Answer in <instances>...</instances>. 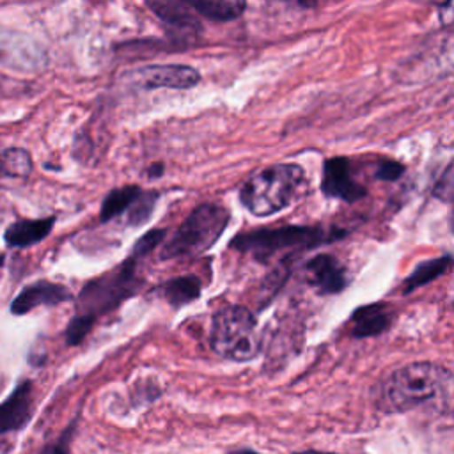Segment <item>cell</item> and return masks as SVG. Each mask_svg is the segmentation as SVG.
Instances as JSON below:
<instances>
[{
	"label": "cell",
	"instance_id": "6da1fadb",
	"mask_svg": "<svg viewBox=\"0 0 454 454\" xmlns=\"http://www.w3.org/2000/svg\"><path fill=\"white\" fill-rule=\"evenodd\" d=\"M348 232L342 229H323L319 225H282L262 227L241 232L232 238L231 248L252 255L257 262H270L278 254L294 255L325 243H332Z\"/></svg>",
	"mask_w": 454,
	"mask_h": 454
},
{
	"label": "cell",
	"instance_id": "7a4b0ae2",
	"mask_svg": "<svg viewBox=\"0 0 454 454\" xmlns=\"http://www.w3.org/2000/svg\"><path fill=\"white\" fill-rule=\"evenodd\" d=\"M450 372L433 362H411L395 369L381 387V404L388 411H408L440 397Z\"/></svg>",
	"mask_w": 454,
	"mask_h": 454
},
{
	"label": "cell",
	"instance_id": "3957f363",
	"mask_svg": "<svg viewBox=\"0 0 454 454\" xmlns=\"http://www.w3.org/2000/svg\"><path fill=\"white\" fill-rule=\"evenodd\" d=\"M305 186V172L296 163H277L254 172L239 190V202L255 216H268L291 206Z\"/></svg>",
	"mask_w": 454,
	"mask_h": 454
},
{
	"label": "cell",
	"instance_id": "277c9868",
	"mask_svg": "<svg viewBox=\"0 0 454 454\" xmlns=\"http://www.w3.org/2000/svg\"><path fill=\"white\" fill-rule=\"evenodd\" d=\"M138 261L140 259L129 255L117 268L94 280H89L78 294L76 314L85 316L96 323L99 316L112 312L124 300L133 296L142 286L137 266Z\"/></svg>",
	"mask_w": 454,
	"mask_h": 454
},
{
	"label": "cell",
	"instance_id": "5b68a950",
	"mask_svg": "<svg viewBox=\"0 0 454 454\" xmlns=\"http://www.w3.org/2000/svg\"><path fill=\"white\" fill-rule=\"evenodd\" d=\"M227 222L229 211L223 206L215 202L199 204L163 243L160 259L190 257L206 252L222 236Z\"/></svg>",
	"mask_w": 454,
	"mask_h": 454
},
{
	"label": "cell",
	"instance_id": "8992f818",
	"mask_svg": "<svg viewBox=\"0 0 454 454\" xmlns=\"http://www.w3.org/2000/svg\"><path fill=\"white\" fill-rule=\"evenodd\" d=\"M211 349L232 362H248L257 356L261 340L254 314L241 305L220 309L211 321Z\"/></svg>",
	"mask_w": 454,
	"mask_h": 454
},
{
	"label": "cell",
	"instance_id": "52a82bcc",
	"mask_svg": "<svg viewBox=\"0 0 454 454\" xmlns=\"http://www.w3.org/2000/svg\"><path fill=\"white\" fill-rule=\"evenodd\" d=\"M321 192L330 199H340L344 202H355L367 195L365 186L353 177L351 160L346 156H333L325 160Z\"/></svg>",
	"mask_w": 454,
	"mask_h": 454
},
{
	"label": "cell",
	"instance_id": "ba28073f",
	"mask_svg": "<svg viewBox=\"0 0 454 454\" xmlns=\"http://www.w3.org/2000/svg\"><path fill=\"white\" fill-rule=\"evenodd\" d=\"M199 80V71L184 64H153L137 71V82L144 89H192Z\"/></svg>",
	"mask_w": 454,
	"mask_h": 454
},
{
	"label": "cell",
	"instance_id": "9c48e42d",
	"mask_svg": "<svg viewBox=\"0 0 454 454\" xmlns=\"http://www.w3.org/2000/svg\"><path fill=\"white\" fill-rule=\"evenodd\" d=\"M303 275L321 294H335L348 286L346 270L332 254H317L309 259L303 266Z\"/></svg>",
	"mask_w": 454,
	"mask_h": 454
},
{
	"label": "cell",
	"instance_id": "30bf717a",
	"mask_svg": "<svg viewBox=\"0 0 454 454\" xmlns=\"http://www.w3.org/2000/svg\"><path fill=\"white\" fill-rule=\"evenodd\" d=\"M73 298L71 291L57 282L37 280L27 287H23L14 300L11 301V312L14 316L28 314L32 309L41 305H59L69 301Z\"/></svg>",
	"mask_w": 454,
	"mask_h": 454
},
{
	"label": "cell",
	"instance_id": "8fae6325",
	"mask_svg": "<svg viewBox=\"0 0 454 454\" xmlns=\"http://www.w3.org/2000/svg\"><path fill=\"white\" fill-rule=\"evenodd\" d=\"M32 417V383L21 381L12 394L0 403V433L23 429Z\"/></svg>",
	"mask_w": 454,
	"mask_h": 454
},
{
	"label": "cell",
	"instance_id": "7c38bea8",
	"mask_svg": "<svg viewBox=\"0 0 454 454\" xmlns=\"http://www.w3.org/2000/svg\"><path fill=\"white\" fill-rule=\"evenodd\" d=\"M394 316V309L388 303L378 301L364 305L351 314V333L356 339L381 335L392 325Z\"/></svg>",
	"mask_w": 454,
	"mask_h": 454
},
{
	"label": "cell",
	"instance_id": "4fadbf2b",
	"mask_svg": "<svg viewBox=\"0 0 454 454\" xmlns=\"http://www.w3.org/2000/svg\"><path fill=\"white\" fill-rule=\"evenodd\" d=\"M55 216H44L37 220H18L7 227L4 232V241L7 247L25 248L43 241L53 229Z\"/></svg>",
	"mask_w": 454,
	"mask_h": 454
},
{
	"label": "cell",
	"instance_id": "5bb4252c",
	"mask_svg": "<svg viewBox=\"0 0 454 454\" xmlns=\"http://www.w3.org/2000/svg\"><path fill=\"white\" fill-rule=\"evenodd\" d=\"M147 7L168 27H174L181 32H192L197 34L200 30V23L197 16L192 12V7L188 2H147Z\"/></svg>",
	"mask_w": 454,
	"mask_h": 454
},
{
	"label": "cell",
	"instance_id": "9a60e30c",
	"mask_svg": "<svg viewBox=\"0 0 454 454\" xmlns=\"http://www.w3.org/2000/svg\"><path fill=\"white\" fill-rule=\"evenodd\" d=\"M202 293V282L197 275L188 273V275H179L176 278H170L163 282L158 287V294L170 303L174 309L188 305L195 301Z\"/></svg>",
	"mask_w": 454,
	"mask_h": 454
},
{
	"label": "cell",
	"instance_id": "2e32d148",
	"mask_svg": "<svg viewBox=\"0 0 454 454\" xmlns=\"http://www.w3.org/2000/svg\"><path fill=\"white\" fill-rule=\"evenodd\" d=\"M450 264H452V255L450 254H445V255H440V257H433V259H427V261L417 264L415 270L406 277L403 293L404 294L413 293L415 289L433 282L440 275H445L450 270Z\"/></svg>",
	"mask_w": 454,
	"mask_h": 454
},
{
	"label": "cell",
	"instance_id": "e0dca14e",
	"mask_svg": "<svg viewBox=\"0 0 454 454\" xmlns=\"http://www.w3.org/2000/svg\"><path fill=\"white\" fill-rule=\"evenodd\" d=\"M188 5L193 12L213 21H232L247 9V4L238 0H193Z\"/></svg>",
	"mask_w": 454,
	"mask_h": 454
},
{
	"label": "cell",
	"instance_id": "ac0fdd59",
	"mask_svg": "<svg viewBox=\"0 0 454 454\" xmlns=\"http://www.w3.org/2000/svg\"><path fill=\"white\" fill-rule=\"evenodd\" d=\"M140 193H142V188L137 184H126V186L108 192L106 197L103 199V204L99 209V220L108 222L115 216L126 213L131 207V204L138 199Z\"/></svg>",
	"mask_w": 454,
	"mask_h": 454
},
{
	"label": "cell",
	"instance_id": "d6986e66",
	"mask_svg": "<svg viewBox=\"0 0 454 454\" xmlns=\"http://www.w3.org/2000/svg\"><path fill=\"white\" fill-rule=\"evenodd\" d=\"M32 170V158L28 151L20 147L5 149L0 154V177L25 179Z\"/></svg>",
	"mask_w": 454,
	"mask_h": 454
},
{
	"label": "cell",
	"instance_id": "ffe728a7",
	"mask_svg": "<svg viewBox=\"0 0 454 454\" xmlns=\"http://www.w3.org/2000/svg\"><path fill=\"white\" fill-rule=\"evenodd\" d=\"M158 197H160V193L154 192V190H142L138 199L126 211L128 213V223L131 227L145 223L153 215V209H154V204H156Z\"/></svg>",
	"mask_w": 454,
	"mask_h": 454
},
{
	"label": "cell",
	"instance_id": "44dd1931",
	"mask_svg": "<svg viewBox=\"0 0 454 454\" xmlns=\"http://www.w3.org/2000/svg\"><path fill=\"white\" fill-rule=\"evenodd\" d=\"M165 236H167V229H151V231H147L142 238L137 239L131 255L137 257V259L145 257V255H147L149 252H153L161 241H165Z\"/></svg>",
	"mask_w": 454,
	"mask_h": 454
},
{
	"label": "cell",
	"instance_id": "7402d4cb",
	"mask_svg": "<svg viewBox=\"0 0 454 454\" xmlns=\"http://www.w3.org/2000/svg\"><path fill=\"white\" fill-rule=\"evenodd\" d=\"M92 326H94V321H92V319L76 314V316L69 321V325H67V328H66V342H67V346H76V344H80V342L85 339V335L92 330Z\"/></svg>",
	"mask_w": 454,
	"mask_h": 454
},
{
	"label": "cell",
	"instance_id": "603a6c76",
	"mask_svg": "<svg viewBox=\"0 0 454 454\" xmlns=\"http://www.w3.org/2000/svg\"><path fill=\"white\" fill-rule=\"evenodd\" d=\"M404 165L395 160H380L374 170V177L380 181H397L404 174Z\"/></svg>",
	"mask_w": 454,
	"mask_h": 454
},
{
	"label": "cell",
	"instance_id": "cb8c5ba5",
	"mask_svg": "<svg viewBox=\"0 0 454 454\" xmlns=\"http://www.w3.org/2000/svg\"><path fill=\"white\" fill-rule=\"evenodd\" d=\"M433 195L443 202L450 200V197H452V168H450V165L443 170V174L436 181V184L433 188Z\"/></svg>",
	"mask_w": 454,
	"mask_h": 454
},
{
	"label": "cell",
	"instance_id": "d4e9b609",
	"mask_svg": "<svg viewBox=\"0 0 454 454\" xmlns=\"http://www.w3.org/2000/svg\"><path fill=\"white\" fill-rule=\"evenodd\" d=\"M163 174V165L161 163H153L151 167H149V172H147V176L151 177V179H154V177H160Z\"/></svg>",
	"mask_w": 454,
	"mask_h": 454
},
{
	"label": "cell",
	"instance_id": "484cf974",
	"mask_svg": "<svg viewBox=\"0 0 454 454\" xmlns=\"http://www.w3.org/2000/svg\"><path fill=\"white\" fill-rule=\"evenodd\" d=\"M303 454H333V452H314V450H309V452H303Z\"/></svg>",
	"mask_w": 454,
	"mask_h": 454
},
{
	"label": "cell",
	"instance_id": "4316f807",
	"mask_svg": "<svg viewBox=\"0 0 454 454\" xmlns=\"http://www.w3.org/2000/svg\"><path fill=\"white\" fill-rule=\"evenodd\" d=\"M238 454H259V452H254V450H243V452H238Z\"/></svg>",
	"mask_w": 454,
	"mask_h": 454
},
{
	"label": "cell",
	"instance_id": "83f0119b",
	"mask_svg": "<svg viewBox=\"0 0 454 454\" xmlns=\"http://www.w3.org/2000/svg\"><path fill=\"white\" fill-rule=\"evenodd\" d=\"M4 261H5V257H4V255H0V266L4 264Z\"/></svg>",
	"mask_w": 454,
	"mask_h": 454
}]
</instances>
